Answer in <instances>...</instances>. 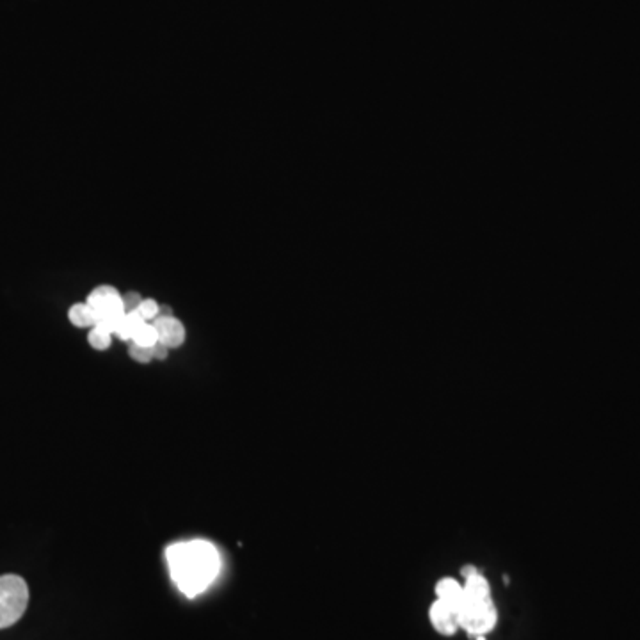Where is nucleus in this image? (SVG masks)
<instances>
[{
	"mask_svg": "<svg viewBox=\"0 0 640 640\" xmlns=\"http://www.w3.org/2000/svg\"><path fill=\"white\" fill-rule=\"evenodd\" d=\"M165 559L171 580L187 598L205 593L221 571L219 552L205 539L175 542L165 549Z\"/></svg>",
	"mask_w": 640,
	"mask_h": 640,
	"instance_id": "1",
	"label": "nucleus"
},
{
	"mask_svg": "<svg viewBox=\"0 0 640 640\" xmlns=\"http://www.w3.org/2000/svg\"><path fill=\"white\" fill-rule=\"evenodd\" d=\"M30 590L20 574H0V629L11 628L25 615Z\"/></svg>",
	"mask_w": 640,
	"mask_h": 640,
	"instance_id": "2",
	"label": "nucleus"
},
{
	"mask_svg": "<svg viewBox=\"0 0 640 640\" xmlns=\"http://www.w3.org/2000/svg\"><path fill=\"white\" fill-rule=\"evenodd\" d=\"M459 629H465L470 636H486L498 622V610L491 600H468L465 598L458 610Z\"/></svg>",
	"mask_w": 640,
	"mask_h": 640,
	"instance_id": "3",
	"label": "nucleus"
},
{
	"mask_svg": "<svg viewBox=\"0 0 640 640\" xmlns=\"http://www.w3.org/2000/svg\"><path fill=\"white\" fill-rule=\"evenodd\" d=\"M429 621H431L432 628L443 636H452L459 632L458 612L439 600L432 601L429 607Z\"/></svg>",
	"mask_w": 640,
	"mask_h": 640,
	"instance_id": "4",
	"label": "nucleus"
},
{
	"mask_svg": "<svg viewBox=\"0 0 640 640\" xmlns=\"http://www.w3.org/2000/svg\"><path fill=\"white\" fill-rule=\"evenodd\" d=\"M158 333V342L168 349H176L185 342V327L173 315H161L151 322Z\"/></svg>",
	"mask_w": 640,
	"mask_h": 640,
	"instance_id": "5",
	"label": "nucleus"
},
{
	"mask_svg": "<svg viewBox=\"0 0 640 640\" xmlns=\"http://www.w3.org/2000/svg\"><path fill=\"white\" fill-rule=\"evenodd\" d=\"M436 600L443 601L445 605H448L450 608H454L455 612L461 608L462 601H465V589H462V583H459L455 578H441L436 583Z\"/></svg>",
	"mask_w": 640,
	"mask_h": 640,
	"instance_id": "6",
	"label": "nucleus"
},
{
	"mask_svg": "<svg viewBox=\"0 0 640 640\" xmlns=\"http://www.w3.org/2000/svg\"><path fill=\"white\" fill-rule=\"evenodd\" d=\"M462 589H465V598H468V600H491L493 598L489 582L480 571L465 578Z\"/></svg>",
	"mask_w": 640,
	"mask_h": 640,
	"instance_id": "7",
	"label": "nucleus"
},
{
	"mask_svg": "<svg viewBox=\"0 0 640 640\" xmlns=\"http://www.w3.org/2000/svg\"><path fill=\"white\" fill-rule=\"evenodd\" d=\"M68 318L75 327H95L96 313L88 303H77L68 311Z\"/></svg>",
	"mask_w": 640,
	"mask_h": 640,
	"instance_id": "8",
	"label": "nucleus"
},
{
	"mask_svg": "<svg viewBox=\"0 0 640 640\" xmlns=\"http://www.w3.org/2000/svg\"><path fill=\"white\" fill-rule=\"evenodd\" d=\"M143 324H146V320H144L137 311H130V313H124L123 320L120 322V326H117L116 333L114 334H117L123 342H132L134 334H136V331L139 330Z\"/></svg>",
	"mask_w": 640,
	"mask_h": 640,
	"instance_id": "9",
	"label": "nucleus"
},
{
	"mask_svg": "<svg viewBox=\"0 0 640 640\" xmlns=\"http://www.w3.org/2000/svg\"><path fill=\"white\" fill-rule=\"evenodd\" d=\"M157 342H158L157 330H155L153 324L146 322V324H143V326H141L139 330L136 331V334H134V338H132V342H130V344L141 345V347H153V345L157 344Z\"/></svg>",
	"mask_w": 640,
	"mask_h": 640,
	"instance_id": "10",
	"label": "nucleus"
},
{
	"mask_svg": "<svg viewBox=\"0 0 640 640\" xmlns=\"http://www.w3.org/2000/svg\"><path fill=\"white\" fill-rule=\"evenodd\" d=\"M110 338H112V334H110L109 331L95 326L91 331H89L88 340H89V345H91L93 349H96V351H107V349L110 347Z\"/></svg>",
	"mask_w": 640,
	"mask_h": 640,
	"instance_id": "11",
	"label": "nucleus"
},
{
	"mask_svg": "<svg viewBox=\"0 0 640 640\" xmlns=\"http://www.w3.org/2000/svg\"><path fill=\"white\" fill-rule=\"evenodd\" d=\"M136 311L146 320V322H153L155 318L161 315V306H158L153 299H143V303L139 304V308H137Z\"/></svg>",
	"mask_w": 640,
	"mask_h": 640,
	"instance_id": "12",
	"label": "nucleus"
},
{
	"mask_svg": "<svg viewBox=\"0 0 640 640\" xmlns=\"http://www.w3.org/2000/svg\"><path fill=\"white\" fill-rule=\"evenodd\" d=\"M130 358L136 359L137 363H150L153 361V347H141V345L136 344H130Z\"/></svg>",
	"mask_w": 640,
	"mask_h": 640,
	"instance_id": "13",
	"label": "nucleus"
},
{
	"mask_svg": "<svg viewBox=\"0 0 640 640\" xmlns=\"http://www.w3.org/2000/svg\"><path fill=\"white\" fill-rule=\"evenodd\" d=\"M143 303L139 293L136 292H128L127 296H123V308H124V313H130V311H136L139 308V304Z\"/></svg>",
	"mask_w": 640,
	"mask_h": 640,
	"instance_id": "14",
	"label": "nucleus"
},
{
	"mask_svg": "<svg viewBox=\"0 0 640 640\" xmlns=\"http://www.w3.org/2000/svg\"><path fill=\"white\" fill-rule=\"evenodd\" d=\"M168 352H169V349L165 347L164 344H161V342H157V344L153 345V358L155 359H165Z\"/></svg>",
	"mask_w": 640,
	"mask_h": 640,
	"instance_id": "15",
	"label": "nucleus"
},
{
	"mask_svg": "<svg viewBox=\"0 0 640 640\" xmlns=\"http://www.w3.org/2000/svg\"><path fill=\"white\" fill-rule=\"evenodd\" d=\"M475 573H479V569H477L475 566H465L461 569L462 578H468V576H472V574H475Z\"/></svg>",
	"mask_w": 640,
	"mask_h": 640,
	"instance_id": "16",
	"label": "nucleus"
}]
</instances>
